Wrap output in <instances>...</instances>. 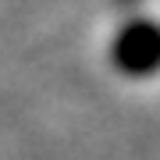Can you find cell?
I'll list each match as a JSON object with an SVG mask.
<instances>
[{
	"label": "cell",
	"instance_id": "6da1fadb",
	"mask_svg": "<svg viewBox=\"0 0 160 160\" xmlns=\"http://www.w3.org/2000/svg\"><path fill=\"white\" fill-rule=\"evenodd\" d=\"M114 61L121 71H132V75H146L160 68V29L149 22L128 25L114 43Z\"/></svg>",
	"mask_w": 160,
	"mask_h": 160
},
{
	"label": "cell",
	"instance_id": "7a4b0ae2",
	"mask_svg": "<svg viewBox=\"0 0 160 160\" xmlns=\"http://www.w3.org/2000/svg\"><path fill=\"white\" fill-rule=\"evenodd\" d=\"M121 4H128V0H121Z\"/></svg>",
	"mask_w": 160,
	"mask_h": 160
}]
</instances>
